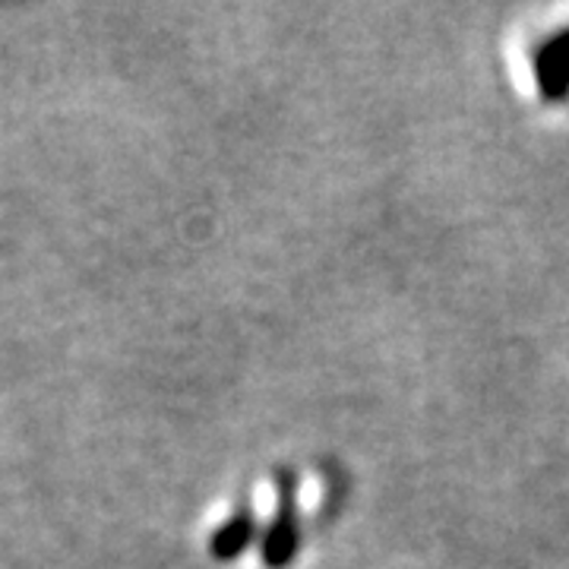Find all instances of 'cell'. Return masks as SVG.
Listing matches in <instances>:
<instances>
[{
    "label": "cell",
    "instance_id": "1",
    "mask_svg": "<svg viewBox=\"0 0 569 569\" xmlns=\"http://www.w3.org/2000/svg\"><path fill=\"white\" fill-rule=\"evenodd\" d=\"M253 529H257V522H253V512L250 509H238L228 522H224L222 529L212 535V553L219 557V560H234V553H241V550L250 545V538H253Z\"/></svg>",
    "mask_w": 569,
    "mask_h": 569
}]
</instances>
